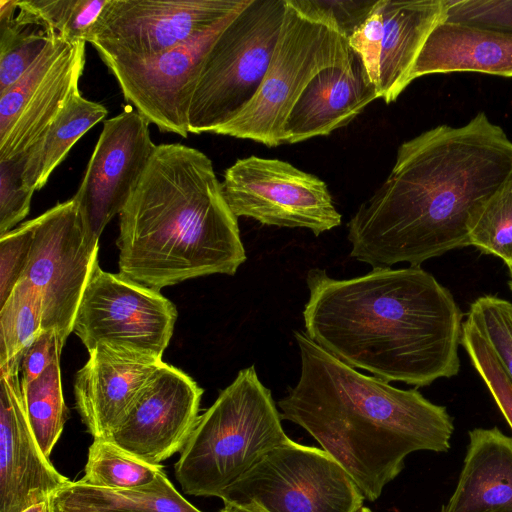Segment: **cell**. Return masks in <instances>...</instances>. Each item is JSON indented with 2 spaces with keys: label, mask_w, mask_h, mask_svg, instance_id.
Segmentation results:
<instances>
[{
  "label": "cell",
  "mask_w": 512,
  "mask_h": 512,
  "mask_svg": "<svg viewBox=\"0 0 512 512\" xmlns=\"http://www.w3.org/2000/svg\"><path fill=\"white\" fill-rule=\"evenodd\" d=\"M446 22L512 34V1H447Z\"/></svg>",
  "instance_id": "obj_35"
},
{
  "label": "cell",
  "mask_w": 512,
  "mask_h": 512,
  "mask_svg": "<svg viewBox=\"0 0 512 512\" xmlns=\"http://www.w3.org/2000/svg\"><path fill=\"white\" fill-rule=\"evenodd\" d=\"M377 98V90L356 54L346 63L325 68L292 108L284 126V143L327 136L350 123Z\"/></svg>",
  "instance_id": "obj_19"
},
{
  "label": "cell",
  "mask_w": 512,
  "mask_h": 512,
  "mask_svg": "<svg viewBox=\"0 0 512 512\" xmlns=\"http://www.w3.org/2000/svg\"><path fill=\"white\" fill-rule=\"evenodd\" d=\"M467 227L469 245L512 266V176L475 209Z\"/></svg>",
  "instance_id": "obj_29"
},
{
  "label": "cell",
  "mask_w": 512,
  "mask_h": 512,
  "mask_svg": "<svg viewBox=\"0 0 512 512\" xmlns=\"http://www.w3.org/2000/svg\"><path fill=\"white\" fill-rule=\"evenodd\" d=\"M100 103L75 94L47 130L43 139L23 159L22 178L34 191L43 188L52 172L74 144L107 116Z\"/></svg>",
  "instance_id": "obj_24"
},
{
  "label": "cell",
  "mask_w": 512,
  "mask_h": 512,
  "mask_svg": "<svg viewBox=\"0 0 512 512\" xmlns=\"http://www.w3.org/2000/svg\"><path fill=\"white\" fill-rule=\"evenodd\" d=\"M74 380L76 409L94 439H107L163 361L99 345Z\"/></svg>",
  "instance_id": "obj_18"
},
{
  "label": "cell",
  "mask_w": 512,
  "mask_h": 512,
  "mask_svg": "<svg viewBox=\"0 0 512 512\" xmlns=\"http://www.w3.org/2000/svg\"><path fill=\"white\" fill-rule=\"evenodd\" d=\"M33 219L0 236V305H2L27 267L33 241Z\"/></svg>",
  "instance_id": "obj_33"
},
{
  "label": "cell",
  "mask_w": 512,
  "mask_h": 512,
  "mask_svg": "<svg viewBox=\"0 0 512 512\" xmlns=\"http://www.w3.org/2000/svg\"><path fill=\"white\" fill-rule=\"evenodd\" d=\"M300 10L332 23L347 39L365 21L376 1L291 0Z\"/></svg>",
  "instance_id": "obj_37"
},
{
  "label": "cell",
  "mask_w": 512,
  "mask_h": 512,
  "mask_svg": "<svg viewBox=\"0 0 512 512\" xmlns=\"http://www.w3.org/2000/svg\"><path fill=\"white\" fill-rule=\"evenodd\" d=\"M59 340L54 331L42 330L25 349L21 365V385H27L40 376L61 353Z\"/></svg>",
  "instance_id": "obj_38"
},
{
  "label": "cell",
  "mask_w": 512,
  "mask_h": 512,
  "mask_svg": "<svg viewBox=\"0 0 512 512\" xmlns=\"http://www.w3.org/2000/svg\"><path fill=\"white\" fill-rule=\"evenodd\" d=\"M512 176V142L478 112L403 142L385 181L347 224L350 256L372 268L420 266L469 245L475 209Z\"/></svg>",
  "instance_id": "obj_1"
},
{
  "label": "cell",
  "mask_w": 512,
  "mask_h": 512,
  "mask_svg": "<svg viewBox=\"0 0 512 512\" xmlns=\"http://www.w3.org/2000/svg\"><path fill=\"white\" fill-rule=\"evenodd\" d=\"M163 471L141 460L109 439H94L88 450L81 482L100 488L132 489L152 483Z\"/></svg>",
  "instance_id": "obj_27"
},
{
  "label": "cell",
  "mask_w": 512,
  "mask_h": 512,
  "mask_svg": "<svg viewBox=\"0 0 512 512\" xmlns=\"http://www.w3.org/2000/svg\"><path fill=\"white\" fill-rule=\"evenodd\" d=\"M177 319L159 291L95 267L81 298L73 332L88 352L108 345L162 359Z\"/></svg>",
  "instance_id": "obj_11"
},
{
  "label": "cell",
  "mask_w": 512,
  "mask_h": 512,
  "mask_svg": "<svg viewBox=\"0 0 512 512\" xmlns=\"http://www.w3.org/2000/svg\"><path fill=\"white\" fill-rule=\"evenodd\" d=\"M33 223L32 247L22 278L38 291L43 330L56 333L62 350L98 265L99 239L87 225L74 197L34 218Z\"/></svg>",
  "instance_id": "obj_9"
},
{
  "label": "cell",
  "mask_w": 512,
  "mask_h": 512,
  "mask_svg": "<svg viewBox=\"0 0 512 512\" xmlns=\"http://www.w3.org/2000/svg\"><path fill=\"white\" fill-rule=\"evenodd\" d=\"M219 512H246V511H242L237 508L230 507V506H224V508L221 509Z\"/></svg>",
  "instance_id": "obj_40"
},
{
  "label": "cell",
  "mask_w": 512,
  "mask_h": 512,
  "mask_svg": "<svg viewBox=\"0 0 512 512\" xmlns=\"http://www.w3.org/2000/svg\"><path fill=\"white\" fill-rule=\"evenodd\" d=\"M109 0H22L21 8L70 42L87 39Z\"/></svg>",
  "instance_id": "obj_30"
},
{
  "label": "cell",
  "mask_w": 512,
  "mask_h": 512,
  "mask_svg": "<svg viewBox=\"0 0 512 512\" xmlns=\"http://www.w3.org/2000/svg\"><path fill=\"white\" fill-rule=\"evenodd\" d=\"M461 345L512 430V382L487 341L468 320L463 322Z\"/></svg>",
  "instance_id": "obj_32"
},
{
  "label": "cell",
  "mask_w": 512,
  "mask_h": 512,
  "mask_svg": "<svg viewBox=\"0 0 512 512\" xmlns=\"http://www.w3.org/2000/svg\"><path fill=\"white\" fill-rule=\"evenodd\" d=\"M508 270H509V276H510L508 285H509L510 290L512 291V266L508 267Z\"/></svg>",
  "instance_id": "obj_41"
},
{
  "label": "cell",
  "mask_w": 512,
  "mask_h": 512,
  "mask_svg": "<svg viewBox=\"0 0 512 512\" xmlns=\"http://www.w3.org/2000/svg\"><path fill=\"white\" fill-rule=\"evenodd\" d=\"M357 512H373L370 508L362 506Z\"/></svg>",
  "instance_id": "obj_42"
},
{
  "label": "cell",
  "mask_w": 512,
  "mask_h": 512,
  "mask_svg": "<svg viewBox=\"0 0 512 512\" xmlns=\"http://www.w3.org/2000/svg\"><path fill=\"white\" fill-rule=\"evenodd\" d=\"M244 7L190 41L152 58L105 62L124 99L160 131L186 138L190 105L206 55Z\"/></svg>",
  "instance_id": "obj_14"
},
{
  "label": "cell",
  "mask_w": 512,
  "mask_h": 512,
  "mask_svg": "<svg viewBox=\"0 0 512 512\" xmlns=\"http://www.w3.org/2000/svg\"><path fill=\"white\" fill-rule=\"evenodd\" d=\"M382 39L381 0H376L365 21L348 37L349 47L360 58L367 77L376 90L380 79Z\"/></svg>",
  "instance_id": "obj_36"
},
{
  "label": "cell",
  "mask_w": 512,
  "mask_h": 512,
  "mask_svg": "<svg viewBox=\"0 0 512 512\" xmlns=\"http://www.w3.org/2000/svg\"><path fill=\"white\" fill-rule=\"evenodd\" d=\"M22 359L0 366V512L49 501L69 479L41 451L23 404Z\"/></svg>",
  "instance_id": "obj_17"
},
{
  "label": "cell",
  "mask_w": 512,
  "mask_h": 512,
  "mask_svg": "<svg viewBox=\"0 0 512 512\" xmlns=\"http://www.w3.org/2000/svg\"><path fill=\"white\" fill-rule=\"evenodd\" d=\"M285 0H250L210 48L189 110V133H214L257 93L270 65Z\"/></svg>",
  "instance_id": "obj_7"
},
{
  "label": "cell",
  "mask_w": 512,
  "mask_h": 512,
  "mask_svg": "<svg viewBox=\"0 0 512 512\" xmlns=\"http://www.w3.org/2000/svg\"><path fill=\"white\" fill-rule=\"evenodd\" d=\"M54 35L18 0H0V92L24 75Z\"/></svg>",
  "instance_id": "obj_25"
},
{
  "label": "cell",
  "mask_w": 512,
  "mask_h": 512,
  "mask_svg": "<svg viewBox=\"0 0 512 512\" xmlns=\"http://www.w3.org/2000/svg\"><path fill=\"white\" fill-rule=\"evenodd\" d=\"M306 283L304 332L348 366L416 387L458 374L463 313L420 266L341 280L313 268Z\"/></svg>",
  "instance_id": "obj_2"
},
{
  "label": "cell",
  "mask_w": 512,
  "mask_h": 512,
  "mask_svg": "<svg viewBox=\"0 0 512 512\" xmlns=\"http://www.w3.org/2000/svg\"><path fill=\"white\" fill-rule=\"evenodd\" d=\"M202 394L190 376L163 362L107 439L159 465L182 451L198 420Z\"/></svg>",
  "instance_id": "obj_16"
},
{
  "label": "cell",
  "mask_w": 512,
  "mask_h": 512,
  "mask_svg": "<svg viewBox=\"0 0 512 512\" xmlns=\"http://www.w3.org/2000/svg\"><path fill=\"white\" fill-rule=\"evenodd\" d=\"M21 387L29 426L41 451L49 458L68 416L59 359L35 380Z\"/></svg>",
  "instance_id": "obj_26"
},
{
  "label": "cell",
  "mask_w": 512,
  "mask_h": 512,
  "mask_svg": "<svg viewBox=\"0 0 512 512\" xmlns=\"http://www.w3.org/2000/svg\"><path fill=\"white\" fill-rule=\"evenodd\" d=\"M468 434L458 483L440 512H512V437L498 427Z\"/></svg>",
  "instance_id": "obj_20"
},
{
  "label": "cell",
  "mask_w": 512,
  "mask_h": 512,
  "mask_svg": "<svg viewBox=\"0 0 512 512\" xmlns=\"http://www.w3.org/2000/svg\"><path fill=\"white\" fill-rule=\"evenodd\" d=\"M85 44L54 35L24 75L0 92V162L23 161L80 92Z\"/></svg>",
  "instance_id": "obj_13"
},
{
  "label": "cell",
  "mask_w": 512,
  "mask_h": 512,
  "mask_svg": "<svg viewBox=\"0 0 512 512\" xmlns=\"http://www.w3.org/2000/svg\"><path fill=\"white\" fill-rule=\"evenodd\" d=\"M221 186L237 218H253L268 226L305 228L316 236L342 221L326 183L280 159L254 155L238 159L226 169Z\"/></svg>",
  "instance_id": "obj_10"
},
{
  "label": "cell",
  "mask_w": 512,
  "mask_h": 512,
  "mask_svg": "<svg viewBox=\"0 0 512 512\" xmlns=\"http://www.w3.org/2000/svg\"><path fill=\"white\" fill-rule=\"evenodd\" d=\"M42 315L38 291L22 278L0 305V366L22 359L25 349L43 330Z\"/></svg>",
  "instance_id": "obj_28"
},
{
  "label": "cell",
  "mask_w": 512,
  "mask_h": 512,
  "mask_svg": "<svg viewBox=\"0 0 512 512\" xmlns=\"http://www.w3.org/2000/svg\"><path fill=\"white\" fill-rule=\"evenodd\" d=\"M249 0H109L87 42L103 63L152 58L180 46Z\"/></svg>",
  "instance_id": "obj_12"
},
{
  "label": "cell",
  "mask_w": 512,
  "mask_h": 512,
  "mask_svg": "<svg viewBox=\"0 0 512 512\" xmlns=\"http://www.w3.org/2000/svg\"><path fill=\"white\" fill-rule=\"evenodd\" d=\"M119 274L160 291L211 274L234 275L246 260L237 217L210 158L160 144L119 214Z\"/></svg>",
  "instance_id": "obj_4"
},
{
  "label": "cell",
  "mask_w": 512,
  "mask_h": 512,
  "mask_svg": "<svg viewBox=\"0 0 512 512\" xmlns=\"http://www.w3.org/2000/svg\"><path fill=\"white\" fill-rule=\"evenodd\" d=\"M22 161L0 162V236L22 221L30 210L34 190L22 178Z\"/></svg>",
  "instance_id": "obj_34"
},
{
  "label": "cell",
  "mask_w": 512,
  "mask_h": 512,
  "mask_svg": "<svg viewBox=\"0 0 512 512\" xmlns=\"http://www.w3.org/2000/svg\"><path fill=\"white\" fill-rule=\"evenodd\" d=\"M149 125L130 105L104 122L73 196L98 239L125 207L156 148Z\"/></svg>",
  "instance_id": "obj_15"
},
{
  "label": "cell",
  "mask_w": 512,
  "mask_h": 512,
  "mask_svg": "<svg viewBox=\"0 0 512 512\" xmlns=\"http://www.w3.org/2000/svg\"><path fill=\"white\" fill-rule=\"evenodd\" d=\"M448 0H381L383 39L378 96L395 101L431 32L446 19Z\"/></svg>",
  "instance_id": "obj_21"
},
{
  "label": "cell",
  "mask_w": 512,
  "mask_h": 512,
  "mask_svg": "<svg viewBox=\"0 0 512 512\" xmlns=\"http://www.w3.org/2000/svg\"><path fill=\"white\" fill-rule=\"evenodd\" d=\"M468 320L484 337L512 382V303L494 295L470 304Z\"/></svg>",
  "instance_id": "obj_31"
},
{
  "label": "cell",
  "mask_w": 512,
  "mask_h": 512,
  "mask_svg": "<svg viewBox=\"0 0 512 512\" xmlns=\"http://www.w3.org/2000/svg\"><path fill=\"white\" fill-rule=\"evenodd\" d=\"M452 72L512 77V34L443 21L429 35L410 78Z\"/></svg>",
  "instance_id": "obj_22"
},
{
  "label": "cell",
  "mask_w": 512,
  "mask_h": 512,
  "mask_svg": "<svg viewBox=\"0 0 512 512\" xmlns=\"http://www.w3.org/2000/svg\"><path fill=\"white\" fill-rule=\"evenodd\" d=\"M301 370L277 405L349 474L365 500L378 499L420 450L447 452L454 431L445 406L358 372L294 331Z\"/></svg>",
  "instance_id": "obj_3"
},
{
  "label": "cell",
  "mask_w": 512,
  "mask_h": 512,
  "mask_svg": "<svg viewBox=\"0 0 512 512\" xmlns=\"http://www.w3.org/2000/svg\"><path fill=\"white\" fill-rule=\"evenodd\" d=\"M286 10L273 56L257 93L216 134L268 147L284 143V126L298 98L323 69L349 61L348 39L330 22L285 0Z\"/></svg>",
  "instance_id": "obj_6"
},
{
  "label": "cell",
  "mask_w": 512,
  "mask_h": 512,
  "mask_svg": "<svg viewBox=\"0 0 512 512\" xmlns=\"http://www.w3.org/2000/svg\"><path fill=\"white\" fill-rule=\"evenodd\" d=\"M22 512H50L49 502H41L35 505H32Z\"/></svg>",
  "instance_id": "obj_39"
},
{
  "label": "cell",
  "mask_w": 512,
  "mask_h": 512,
  "mask_svg": "<svg viewBox=\"0 0 512 512\" xmlns=\"http://www.w3.org/2000/svg\"><path fill=\"white\" fill-rule=\"evenodd\" d=\"M254 365L238 372L198 417L175 465L186 494L218 497L267 452L290 440Z\"/></svg>",
  "instance_id": "obj_5"
},
{
  "label": "cell",
  "mask_w": 512,
  "mask_h": 512,
  "mask_svg": "<svg viewBox=\"0 0 512 512\" xmlns=\"http://www.w3.org/2000/svg\"><path fill=\"white\" fill-rule=\"evenodd\" d=\"M219 498L246 512H357L365 500L326 451L291 439L267 452Z\"/></svg>",
  "instance_id": "obj_8"
},
{
  "label": "cell",
  "mask_w": 512,
  "mask_h": 512,
  "mask_svg": "<svg viewBox=\"0 0 512 512\" xmlns=\"http://www.w3.org/2000/svg\"><path fill=\"white\" fill-rule=\"evenodd\" d=\"M48 502L50 512H202L176 490L164 471L152 483L132 489L69 480Z\"/></svg>",
  "instance_id": "obj_23"
}]
</instances>
